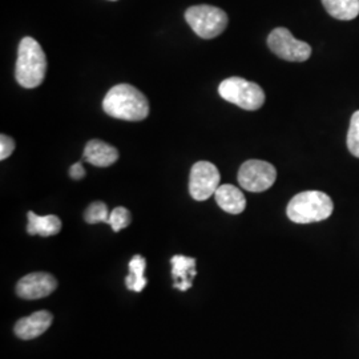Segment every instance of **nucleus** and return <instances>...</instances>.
I'll return each instance as SVG.
<instances>
[{
    "label": "nucleus",
    "mask_w": 359,
    "mask_h": 359,
    "mask_svg": "<svg viewBox=\"0 0 359 359\" xmlns=\"http://www.w3.org/2000/svg\"><path fill=\"white\" fill-rule=\"evenodd\" d=\"M103 108L107 115L126 121H142L149 115L148 99L130 84H117L108 90Z\"/></svg>",
    "instance_id": "nucleus-1"
},
{
    "label": "nucleus",
    "mask_w": 359,
    "mask_h": 359,
    "mask_svg": "<svg viewBox=\"0 0 359 359\" xmlns=\"http://www.w3.org/2000/svg\"><path fill=\"white\" fill-rule=\"evenodd\" d=\"M47 57L41 46L34 38L22 39L18 51L15 77L27 90L39 87L46 77Z\"/></svg>",
    "instance_id": "nucleus-2"
},
{
    "label": "nucleus",
    "mask_w": 359,
    "mask_h": 359,
    "mask_svg": "<svg viewBox=\"0 0 359 359\" xmlns=\"http://www.w3.org/2000/svg\"><path fill=\"white\" fill-rule=\"evenodd\" d=\"M333 210V201L326 193L306 191L290 200L286 215L295 224H311L330 217Z\"/></svg>",
    "instance_id": "nucleus-3"
},
{
    "label": "nucleus",
    "mask_w": 359,
    "mask_h": 359,
    "mask_svg": "<svg viewBox=\"0 0 359 359\" xmlns=\"http://www.w3.org/2000/svg\"><path fill=\"white\" fill-rule=\"evenodd\" d=\"M219 96L245 111H257L265 103V92L253 81L243 77L225 79L218 87Z\"/></svg>",
    "instance_id": "nucleus-4"
},
{
    "label": "nucleus",
    "mask_w": 359,
    "mask_h": 359,
    "mask_svg": "<svg viewBox=\"0 0 359 359\" xmlns=\"http://www.w3.org/2000/svg\"><path fill=\"white\" fill-rule=\"evenodd\" d=\"M185 20L191 26L193 32L203 39H215L221 35L228 27V15L213 6L201 4L193 6L187 10Z\"/></svg>",
    "instance_id": "nucleus-5"
},
{
    "label": "nucleus",
    "mask_w": 359,
    "mask_h": 359,
    "mask_svg": "<svg viewBox=\"0 0 359 359\" xmlns=\"http://www.w3.org/2000/svg\"><path fill=\"white\" fill-rule=\"evenodd\" d=\"M268 46L274 55L287 62H306L311 55V47L308 43L297 40L293 34L283 27L270 32Z\"/></svg>",
    "instance_id": "nucleus-6"
},
{
    "label": "nucleus",
    "mask_w": 359,
    "mask_h": 359,
    "mask_svg": "<svg viewBox=\"0 0 359 359\" xmlns=\"http://www.w3.org/2000/svg\"><path fill=\"white\" fill-rule=\"evenodd\" d=\"M276 179V168L262 160L245 161L238 170V182L249 192H265L273 187Z\"/></svg>",
    "instance_id": "nucleus-7"
},
{
    "label": "nucleus",
    "mask_w": 359,
    "mask_h": 359,
    "mask_svg": "<svg viewBox=\"0 0 359 359\" xmlns=\"http://www.w3.org/2000/svg\"><path fill=\"white\" fill-rule=\"evenodd\" d=\"M219 181L221 176L216 165L208 161H198L191 169L189 193L196 201H205L215 196Z\"/></svg>",
    "instance_id": "nucleus-8"
},
{
    "label": "nucleus",
    "mask_w": 359,
    "mask_h": 359,
    "mask_svg": "<svg viewBox=\"0 0 359 359\" xmlns=\"http://www.w3.org/2000/svg\"><path fill=\"white\" fill-rule=\"evenodd\" d=\"M57 287L56 278L48 273H31L25 276L18 285L16 293L23 299H40L51 294Z\"/></svg>",
    "instance_id": "nucleus-9"
},
{
    "label": "nucleus",
    "mask_w": 359,
    "mask_h": 359,
    "mask_svg": "<svg viewBox=\"0 0 359 359\" xmlns=\"http://www.w3.org/2000/svg\"><path fill=\"white\" fill-rule=\"evenodd\" d=\"M51 313L47 310H40L28 317L16 322L13 332L20 339H34L38 338L41 334L46 333L52 325Z\"/></svg>",
    "instance_id": "nucleus-10"
},
{
    "label": "nucleus",
    "mask_w": 359,
    "mask_h": 359,
    "mask_svg": "<svg viewBox=\"0 0 359 359\" xmlns=\"http://www.w3.org/2000/svg\"><path fill=\"white\" fill-rule=\"evenodd\" d=\"M83 160L95 167H109L118 160V151L102 140H90L84 148Z\"/></svg>",
    "instance_id": "nucleus-11"
},
{
    "label": "nucleus",
    "mask_w": 359,
    "mask_h": 359,
    "mask_svg": "<svg viewBox=\"0 0 359 359\" xmlns=\"http://www.w3.org/2000/svg\"><path fill=\"white\" fill-rule=\"evenodd\" d=\"M172 264V277L175 280V289L187 292L192 287V280L196 277V259L192 257L173 256Z\"/></svg>",
    "instance_id": "nucleus-12"
},
{
    "label": "nucleus",
    "mask_w": 359,
    "mask_h": 359,
    "mask_svg": "<svg viewBox=\"0 0 359 359\" xmlns=\"http://www.w3.org/2000/svg\"><path fill=\"white\" fill-rule=\"evenodd\" d=\"M215 198L217 205L231 215H240L246 208V198L244 193L241 192L237 187L231 184L219 185L215 193Z\"/></svg>",
    "instance_id": "nucleus-13"
},
{
    "label": "nucleus",
    "mask_w": 359,
    "mask_h": 359,
    "mask_svg": "<svg viewBox=\"0 0 359 359\" xmlns=\"http://www.w3.org/2000/svg\"><path fill=\"white\" fill-rule=\"evenodd\" d=\"M62 231V219L57 216H38L34 212H28L27 231L31 236L51 237Z\"/></svg>",
    "instance_id": "nucleus-14"
},
{
    "label": "nucleus",
    "mask_w": 359,
    "mask_h": 359,
    "mask_svg": "<svg viewBox=\"0 0 359 359\" xmlns=\"http://www.w3.org/2000/svg\"><path fill=\"white\" fill-rule=\"evenodd\" d=\"M322 4L338 20H353L359 15V0H322Z\"/></svg>",
    "instance_id": "nucleus-15"
},
{
    "label": "nucleus",
    "mask_w": 359,
    "mask_h": 359,
    "mask_svg": "<svg viewBox=\"0 0 359 359\" xmlns=\"http://www.w3.org/2000/svg\"><path fill=\"white\" fill-rule=\"evenodd\" d=\"M145 268H147V261L144 257L137 255L130 259L129 276L126 278V283H127L129 290L139 293L145 287V285H147V280L144 277Z\"/></svg>",
    "instance_id": "nucleus-16"
},
{
    "label": "nucleus",
    "mask_w": 359,
    "mask_h": 359,
    "mask_svg": "<svg viewBox=\"0 0 359 359\" xmlns=\"http://www.w3.org/2000/svg\"><path fill=\"white\" fill-rule=\"evenodd\" d=\"M109 215L111 213L108 212V206L102 201H96V203H92L87 208V210L84 213V218L88 224H100V222L108 224Z\"/></svg>",
    "instance_id": "nucleus-17"
},
{
    "label": "nucleus",
    "mask_w": 359,
    "mask_h": 359,
    "mask_svg": "<svg viewBox=\"0 0 359 359\" xmlns=\"http://www.w3.org/2000/svg\"><path fill=\"white\" fill-rule=\"evenodd\" d=\"M132 221V216H130V212H129L127 208H123V206H118L115 208L111 215H109V221H108V225H111L112 231H120L124 228H127L129 224Z\"/></svg>",
    "instance_id": "nucleus-18"
},
{
    "label": "nucleus",
    "mask_w": 359,
    "mask_h": 359,
    "mask_svg": "<svg viewBox=\"0 0 359 359\" xmlns=\"http://www.w3.org/2000/svg\"><path fill=\"white\" fill-rule=\"evenodd\" d=\"M347 148L350 154L359 158V111L354 112L350 120V128L347 133Z\"/></svg>",
    "instance_id": "nucleus-19"
},
{
    "label": "nucleus",
    "mask_w": 359,
    "mask_h": 359,
    "mask_svg": "<svg viewBox=\"0 0 359 359\" xmlns=\"http://www.w3.org/2000/svg\"><path fill=\"white\" fill-rule=\"evenodd\" d=\"M15 147L16 144L13 142V139L7 135H1L0 136V160L8 158L15 151Z\"/></svg>",
    "instance_id": "nucleus-20"
},
{
    "label": "nucleus",
    "mask_w": 359,
    "mask_h": 359,
    "mask_svg": "<svg viewBox=\"0 0 359 359\" xmlns=\"http://www.w3.org/2000/svg\"><path fill=\"white\" fill-rule=\"evenodd\" d=\"M69 176L74 180H81L86 176V169L83 167L81 163L74 164L69 169Z\"/></svg>",
    "instance_id": "nucleus-21"
},
{
    "label": "nucleus",
    "mask_w": 359,
    "mask_h": 359,
    "mask_svg": "<svg viewBox=\"0 0 359 359\" xmlns=\"http://www.w3.org/2000/svg\"><path fill=\"white\" fill-rule=\"evenodd\" d=\"M112 1H115V0H112Z\"/></svg>",
    "instance_id": "nucleus-22"
}]
</instances>
